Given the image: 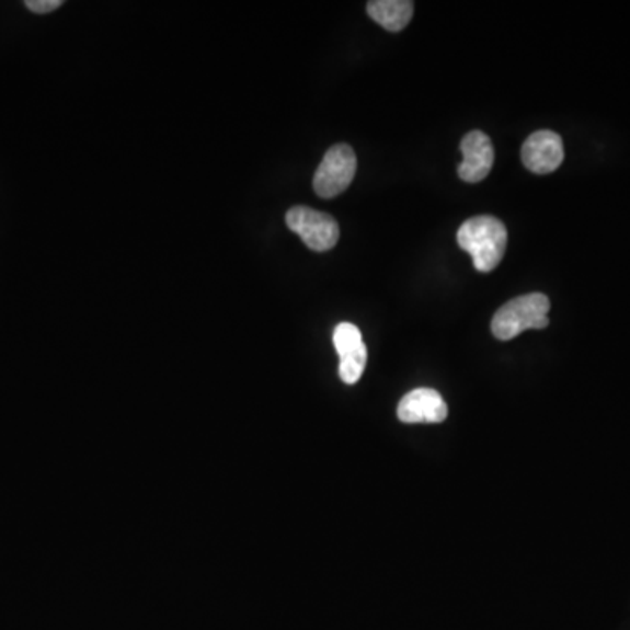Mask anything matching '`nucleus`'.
<instances>
[{
    "instance_id": "obj_1",
    "label": "nucleus",
    "mask_w": 630,
    "mask_h": 630,
    "mask_svg": "<svg viewBox=\"0 0 630 630\" xmlns=\"http://www.w3.org/2000/svg\"><path fill=\"white\" fill-rule=\"evenodd\" d=\"M457 244L473 257L474 268L489 274L500 265L508 244V231L494 216H474L457 231Z\"/></svg>"
},
{
    "instance_id": "obj_2",
    "label": "nucleus",
    "mask_w": 630,
    "mask_h": 630,
    "mask_svg": "<svg viewBox=\"0 0 630 630\" xmlns=\"http://www.w3.org/2000/svg\"><path fill=\"white\" fill-rule=\"evenodd\" d=\"M548 310H550V300L543 293L518 296L497 310L492 319V335L497 340L508 342L526 330H543L550 324Z\"/></svg>"
},
{
    "instance_id": "obj_3",
    "label": "nucleus",
    "mask_w": 630,
    "mask_h": 630,
    "mask_svg": "<svg viewBox=\"0 0 630 630\" xmlns=\"http://www.w3.org/2000/svg\"><path fill=\"white\" fill-rule=\"evenodd\" d=\"M357 170L356 152L347 144L328 149L318 172L313 175V190L321 198H335L354 181Z\"/></svg>"
},
{
    "instance_id": "obj_4",
    "label": "nucleus",
    "mask_w": 630,
    "mask_h": 630,
    "mask_svg": "<svg viewBox=\"0 0 630 630\" xmlns=\"http://www.w3.org/2000/svg\"><path fill=\"white\" fill-rule=\"evenodd\" d=\"M286 222L289 230L300 236L303 244L312 251H330L339 242V222L330 214L298 205L287 210Z\"/></svg>"
},
{
    "instance_id": "obj_5",
    "label": "nucleus",
    "mask_w": 630,
    "mask_h": 630,
    "mask_svg": "<svg viewBox=\"0 0 630 630\" xmlns=\"http://www.w3.org/2000/svg\"><path fill=\"white\" fill-rule=\"evenodd\" d=\"M333 344L340 356V378L348 386H353L362 378L368 359L362 331L351 322H342L335 328Z\"/></svg>"
},
{
    "instance_id": "obj_6",
    "label": "nucleus",
    "mask_w": 630,
    "mask_h": 630,
    "mask_svg": "<svg viewBox=\"0 0 630 630\" xmlns=\"http://www.w3.org/2000/svg\"><path fill=\"white\" fill-rule=\"evenodd\" d=\"M522 161L532 174H552L564 161L561 135L552 130L529 135V139L522 146Z\"/></svg>"
},
{
    "instance_id": "obj_7",
    "label": "nucleus",
    "mask_w": 630,
    "mask_h": 630,
    "mask_svg": "<svg viewBox=\"0 0 630 630\" xmlns=\"http://www.w3.org/2000/svg\"><path fill=\"white\" fill-rule=\"evenodd\" d=\"M461 151L465 154L457 174L465 183H480L491 174L494 167V148L488 135L480 130L470 131L461 140Z\"/></svg>"
},
{
    "instance_id": "obj_8",
    "label": "nucleus",
    "mask_w": 630,
    "mask_h": 630,
    "mask_svg": "<svg viewBox=\"0 0 630 630\" xmlns=\"http://www.w3.org/2000/svg\"><path fill=\"white\" fill-rule=\"evenodd\" d=\"M448 409L444 398L435 389H413L404 396L398 404V417L406 424H421V422H444Z\"/></svg>"
},
{
    "instance_id": "obj_9",
    "label": "nucleus",
    "mask_w": 630,
    "mask_h": 630,
    "mask_svg": "<svg viewBox=\"0 0 630 630\" xmlns=\"http://www.w3.org/2000/svg\"><path fill=\"white\" fill-rule=\"evenodd\" d=\"M366 11L386 31L401 32L413 16V2L410 0H371Z\"/></svg>"
},
{
    "instance_id": "obj_10",
    "label": "nucleus",
    "mask_w": 630,
    "mask_h": 630,
    "mask_svg": "<svg viewBox=\"0 0 630 630\" xmlns=\"http://www.w3.org/2000/svg\"><path fill=\"white\" fill-rule=\"evenodd\" d=\"M25 5L31 9L32 13L46 14L64 5V2L61 0H26Z\"/></svg>"
}]
</instances>
